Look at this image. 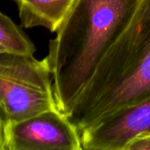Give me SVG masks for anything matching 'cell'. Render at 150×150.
<instances>
[{
  "label": "cell",
  "instance_id": "9c48e42d",
  "mask_svg": "<svg viewBox=\"0 0 150 150\" xmlns=\"http://www.w3.org/2000/svg\"><path fill=\"white\" fill-rule=\"evenodd\" d=\"M3 52H5V51H4V50H3L2 48H1V47H0V53H3Z\"/></svg>",
  "mask_w": 150,
  "mask_h": 150
},
{
  "label": "cell",
  "instance_id": "52a82bcc",
  "mask_svg": "<svg viewBox=\"0 0 150 150\" xmlns=\"http://www.w3.org/2000/svg\"><path fill=\"white\" fill-rule=\"evenodd\" d=\"M125 150H150V131L136 136L127 144Z\"/></svg>",
  "mask_w": 150,
  "mask_h": 150
},
{
  "label": "cell",
  "instance_id": "ba28073f",
  "mask_svg": "<svg viewBox=\"0 0 150 150\" xmlns=\"http://www.w3.org/2000/svg\"><path fill=\"white\" fill-rule=\"evenodd\" d=\"M0 150H5L4 142V124L1 119H0Z\"/></svg>",
  "mask_w": 150,
  "mask_h": 150
},
{
  "label": "cell",
  "instance_id": "8992f818",
  "mask_svg": "<svg viewBox=\"0 0 150 150\" xmlns=\"http://www.w3.org/2000/svg\"><path fill=\"white\" fill-rule=\"evenodd\" d=\"M0 47L5 52L34 55L33 42L8 16L0 12Z\"/></svg>",
  "mask_w": 150,
  "mask_h": 150
},
{
  "label": "cell",
  "instance_id": "5b68a950",
  "mask_svg": "<svg viewBox=\"0 0 150 150\" xmlns=\"http://www.w3.org/2000/svg\"><path fill=\"white\" fill-rule=\"evenodd\" d=\"M21 26H42L57 32L77 0H13Z\"/></svg>",
  "mask_w": 150,
  "mask_h": 150
},
{
  "label": "cell",
  "instance_id": "277c9868",
  "mask_svg": "<svg viewBox=\"0 0 150 150\" xmlns=\"http://www.w3.org/2000/svg\"><path fill=\"white\" fill-rule=\"evenodd\" d=\"M5 150H82L81 135L58 108L4 124Z\"/></svg>",
  "mask_w": 150,
  "mask_h": 150
},
{
  "label": "cell",
  "instance_id": "3957f363",
  "mask_svg": "<svg viewBox=\"0 0 150 150\" xmlns=\"http://www.w3.org/2000/svg\"><path fill=\"white\" fill-rule=\"evenodd\" d=\"M46 57L0 53V119L17 122L57 108Z\"/></svg>",
  "mask_w": 150,
  "mask_h": 150
},
{
  "label": "cell",
  "instance_id": "6da1fadb",
  "mask_svg": "<svg viewBox=\"0 0 150 150\" xmlns=\"http://www.w3.org/2000/svg\"><path fill=\"white\" fill-rule=\"evenodd\" d=\"M142 0H77L49 42L57 108L68 115L101 60L133 19Z\"/></svg>",
  "mask_w": 150,
  "mask_h": 150
},
{
  "label": "cell",
  "instance_id": "7a4b0ae2",
  "mask_svg": "<svg viewBox=\"0 0 150 150\" xmlns=\"http://www.w3.org/2000/svg\"><path fill=\"white\" fill-rule=\"evenodd\" d=\"M150 97V0L105 54L67 115L79 133Z\"/></svg>",
  "mask_w": 150,
  "mask_h": 150
}]
</instances>
